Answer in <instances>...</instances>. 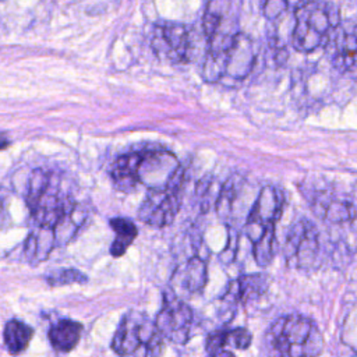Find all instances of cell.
I'll use <instances>...</instances> for the list:
<instances>
[{"label":"cell","mask_w":357,"mask_h":357,"mask_svg":"<svg viewBox=\"0 0 357 357\" xmlns=\"http://www.w3.org/2000/svg\"><path fill=\"white\" fill-rule=\"evenodd\" d=\"M82 326L79 322L64 319L54 324L49 331V340L59 351H70L79 340Z\"/></svg>","instance_id":"d6986e66"},{"label":"cell","mask_w":357,"mask_h":357,"mask_svg":"<svg viewBox=\"0 0 357 357\" xmlns=\"http://www.w3.org/2000/svg\"><path fill=\"white\" fill-rule=\"evenodd\" d=\"M265 347L275 356H318L324 349V337L314 321L298 314H289L272 322L265 335Z\"/></svg>","instance_id":"277c9868"},{"label":"cell","mask_w":357,"mask_h":357,"mask_svg":"<svg viewBox=\"0 0 357 357\" xmlns=\"http://www.w3.org/2000/svg\"><path fill=\"white\" fill-rule=\"evenodd\" d=\"M192 324V310L188 304L174 296L165 298L163 305L155 318V325L160 335L176 344H184L190 339Z\"/></svg>","instance_id":"8fae6325"},{"label":"cell","mask_w":357,"mask_h":357,"mask_svg":"<svg viewBox=\"0 0 357 357\" xmlns=\"http://www.w3.org/2000/svg\"><path fill=\"white\" fill-rule=\"evenodd\" d=\"M269 280L266 275L252 273L238 276L236 280L230 282L225 293V300L229 303L245 304L257 297H259L268 289Z\"/></svg>","instance_id":"5bb4252c"},{"label":"cell","mask_w":357,"mask_h":357,"mask_svg":"<svg viewBox=\"0 0 357 357\" xmlns=\"http://www.w3.org/2000/svg\"><path fill=\"white\" fill-rule=\"evenodd\" d=\"M283 206L284 197L276 187L266 185L259 191L245 222V234L251 244L261 238L276 237L275 226Z\"/></svg>","instance_id":"9c48e42d"},{"label":"cell","mask_w":357,"mask_h":357,"mask_svg":"<svg viewBox=\"0 0 357 357\" xmlns=\"http://www.w3.org/2000/svg\"><path fill=\"white\" fill-rule=\"evenodd\" d=\"M46 280L52 286H61L74 282H86V276L77 269H60L49 273L46 276Z\"/></svg>","instance_id":"cb8c5ba5"},{"label":"cell","mask_w":357,"mask_h":357,"mask_svg":"<svg viewBox=\"0 0 357 357\" xmlns=\"http://www.w3.org/2000/svg\"><path fill=\"white\" fill-rule=\"evenodd\" d=\"M252 340V335L245 328L223 329L206 337L205 349L211 356H233L237 350H245Z\"/></svg>","instance_id":"4fadbf2b"},{"label":"cell","mask_w":357,"mask_h":357,"mask_svg":"<svg viewBox=\"0 0 357 357\" xmlns=\"http://www.w3.org/2000/svg\"><path fill=\"white\" fill-rule=\"evenodd\" d=\"M230 0H209L206 3L204 17H202V29L206 36V40L212 36L230 31Z\"/></svg>","instance_id":"e0dca14e"},{"label":"cell","mask_w":357,"mask_h":357,"mask_svg":"<svg viewBox=\"0 0 357 357\" xmlns=\"http://www.w3.org/2000/svg\"><path fill=\"white\" fill-rule=\"evenodd\" d=\"M112 349L120 356L151 357L163 353V336L148 315L127 312L113 336Z\"/></svg>","instance_id":"8992f818"},{"label":"cell","mask_w":357,"mask_h":357,"mask_svg":"<svg viewBox=\"0 0 357 357\" xmlns=\"http://www.w3.org/2000/svg\"><path fill=\"white\" fill-rule=\"evenodd\" d=\"M174 279L190 294L198 293L205 287L208 272L206 262L198 255L188 258L176 272Z\"/></svg>","instance_id":"ac0fdd59"},{"label":"cell","mask_w":357,"mask_h":357,"mask_svg":"<svg viewBox=\"0 0 357 357\" xmlns=\"http://www.w3.org/2000/svg\"><path fill=\"white\" fill-rule=\"evenodd\" d=\"M57 245L54 230L52 227L35 225L26 237L24 252L31 264H38L47 258L50 251Z\"/></svg>","instance_id":"2e32d148"},{"label":"cell","mask_w":357,"mask_h":357,"mask_svg":"<svg viewBox=\"0 0 357 357\" xmlns=\"http://www.w3.org/2000/svg\"><path fill=\"white\" fill-rule=\"evenodd\" d=\"M26 205L35 225L54 230L57 245L68 243L86 216V211L74 199L66 180L47 169L32 172Z\"/></svg>","instance_id":"6da1fadb"},{"label":"cell","mask_w":357,"mask_h":357,"mask_svg":"<svg viewBox=\"0 0 357 357\" xmlns=\"http://www.w3.org/2000/svg\"><path fill=\"white\" fill-rule=\"evenodd\" d=\"M7 145H8V139H6L3 134H0V149H1V148H6Z\"/></svg>","instance_id":"d4e9b609"},{"label":"cell","mask_w":357,"mask_h":357,"mask_svg":"<svg viewBox=\"0 0 357 357\" xmlns=\"http://www.w3.org/2000/svg\"><path fill=\"white\" fill-rule=\"evenodd\" d=\"M332 64L340 71L357 67V22L339 24L328 40Z\"/></svg>","instance_id":"7c38bea8"},{"label":"cell","mask_w":357,"mask_h":357,"mask_svg":"<svg viewBox=\"0 0 357 357\" xmlns=\"http://www.w3.org/2000/svg\"><path fill=\"white\" fill-rule=\"evenodd\" d=\"M180 166L166 149H142L119 156L112 166V180L120 191H132L142 184L148 190L165 185Z\"/></svg>","instance_id":"3957f363"},{"label":"cell","mask_w":357,"mask_h":357,"mask_svg":"<svg viewBox=\"0 0 357 357\" xmlns=\"http://www.w3.org/2000/svg\"><path fill=\"white\" fill-rule=\"evenodd\" d=\"M32 336H33L32 328L18 319H11L6 324L4 343L8 351L13 354H18L24 351L28 347Z\"/></svg>","instance_id":"ffe728a7"},{"label":"cell","mask_w":357,"mask_h":357,"mask_svg":"<svg viewBox=\"0 0 357 357\" xmlns=\"http://www.w3.org/2000/svg\"><path fill=\"white\" fill-rule=\"evenodd\" d=\"M238 188H240V178H237V177H231L220 188V194H219L218 202H216V211L220 218L225 219L230 215L231 206L237 198Z\"/></svg>","instance_id":"603a6c76"},{"label":"cell","mask_w":357,"mask_h":357,"mask_svg":"<svg viewBox=\"0 0 357 357\" xmlns=\"http://www.w3.org/2000/svg\"><path fill=\"white\" fill-rule=\"evenodd\" d=\"M317 216L329 223L351 222L356 216V208L351 201L336 197H318L312 206Z\"/></svg>","instance_id":"9a60e30c"},{"label":"cell","mask_w":357,"mask_h":357,"mask_svg":"<svg viewBox=\"0 0 357 357\" xmlns=\"http://www.w3.org/2000/svg\"><path fill=\"white\" fill-rule=\"evenodd\" d=\"M283 254L286 262L296 269H310L317 264L319 254V231L317 226L300 219L287 230Z\"/></svg>","instance_id":"30bf717a"},{"label":"cell","mask_w":357,"mask_h":357,"mask_svg":"<svg viewBox=\"0 0 357 357\" xmlns=\"http://www.w3.org/2000/svg\"><path fill=\"white\" fill-rule=\"evenodd\" d=\"M185 170L180 165L170 180L158 188L148 190L139 209L138 218L148 226L165 227L173 223L181 205V187Z\"/></svg>","instance_id":"52a82bcc"},{"label":"cell","mask_w":357,"mask_h":357,"mask_svg":"<svg viewBox=\"0 0 357 357\" xmlns=\"http://www.w3.org/2000/svg\"><path fill=\"white\" fill-rule=\"evenodd\" d=\"M110 227L116 231V238L112 243L110 254L113 257H120L126 252V250L130 247V244L137 237V226L126 219V218H114L110 220Z\"/></svg>","instance_id":"44dd1931"},{"label":"cell","mask_w":357,"mask_h":357,"mask_svg":"<svg viewBox=\"0 0 357 357\" xmlns=\"http://www.w3.org/2000/svg\"><path fill=\"white\" fill-rule=\"evenodd\" d=\"M339 24L340 13L333 3L311 0L294 11L291 45L297 52L311 53L328 43Z\"/></svg>","instance_id":"5b68a950"},{"label":"cell","mask_w":357,"mask_h":357,"mask_svg":"<svg viewBox=\"0 0 357 357\" xmlns=\"http://www.w3.org/2000/svg\"><path fill=\"white\" fill-rule=\"evenodd\" d=\"M311 0H262V14L269 21H278L279 18L298 10Z\"/></svg>","instance_id":"7402d4cb"},{"label":"cell","mask_w":357,"mask_h":357,"mask_svg":"<svg viewBox=\"0 0 357 357\" xmlns=\"http://www.w3.org/2000/svg\"><path fill=\"white\" fill-rule=\"evenodd\" d=\"M254 63L252 39L237 29H230L208 39L202 75L208 82L241 81L248 77Z\"/></svg>","instance_id":"7a4b0ae2"},{"label":"cell","mask_w":357,"mask_h":357,"mask_svg":"<svg viewBox=\"0 0 357 357\" xmlns=\"http://www.w3.org/2000/svg\"><path fill=\"white\" fill-rule=\"evenodd\" d=\"M151 47L159 59L173 64H184L194 56L197 32L187 24L160 21L152 28Z\"/></svg>","instance_id":"ba28073f"}]
</instances>
